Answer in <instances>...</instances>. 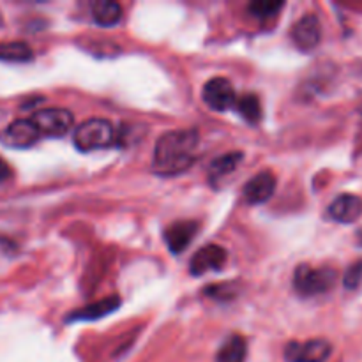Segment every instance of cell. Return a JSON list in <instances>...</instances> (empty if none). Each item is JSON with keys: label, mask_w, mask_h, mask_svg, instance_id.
I'll use <instances>...</instances> for the list:
<instances>
[{"label": "cell", "mask_w": 362, "mask_h": 362, "mask_svg": "<svg viewBox=\"0 0 362 362\" xmlns=\"http://www.w3.org/2000/svg\"><path fill=\"white\" fill-rule=\"evenodd\" d=\"M237 94L233 85L226 78H212L204 87V101L214 112H226L230 108H235Z\"/></svg>", "instance_id": "5"}, {"label": "cell", "mask_w": 362, "mask_h": 362, "mask_svg": "<svg viewBox=\"0 0 362 362\" xmlns=\"http://www.w3.org/2000/svg\"><path fill=\"white\" fill-rule=\"evenodd\" d=\"M92 18L101 27H113L122 20V7L113 0H98L92 4Z\"/></svg>", "instance_id": "14"}, {"label": "cell", "mask_w": 362, "mask_h": 362, "mask_svg": "<svg viewBox=\"0 0 362 362\" xmlns=\"http://www.w3.org/2000/svg\"><path fill=\"white\" fill-rule=\"evenodd\" d=\"M226 264V251L218 244H209L197 251L191 258L189 271L193 276H204L211 271H219Z\"/></svg>", "instance_id": "7"}, {"label": "cell", "mask_w": 362, "mask_h": 362, "mask_svg": "<svg viewBox=\"0 0 362 362\" xmlns=\"http://www.w3.org/2000/svg\"><path fill=\"white\" fill-rule=\"evenodd\" d=\"M198 232V225L194 221H177L170 225L165 232L166 246L173 255H179L186 250Z\"/></svg>", "instance_id": "12"}, {"label": "cell", "mask_w": 362, "mask_h": 362, "mask_svg": "<svg viewBox=\"0 0 362 362\" xmlns=\"http://www.w3.org/2000/svg\"><path fill=\"white\" fill-rule=\"evenodd\" d=\"M274 191L276 177L265 170V172H260L253 179L247 180V184L244 186V200L253 205L264 204L274 194Z\"/></svg>", "instance_id": "10"}, {"label": "cell", "mask_w": 362, "mask_h": 362, "mask_svg": "<svg viewBox=\"0 0 362 362\" xmlns=\"http://www.w3.org/2000/svg\"><path fill=\"white\" fill-rule=\"evenodd\" d=\"M200 134L194 129L168 131L158 140L152 168L159 175H179L198 158Z\"/></svg>", "instance_id": "1"}, {"label": "cell", "mask_w": 362, "mask_h": 362, "mask_svg": "<svg viewBox=\"0 0 362 362\" xmlns=\"http://www.w3.org/2000/svg\"><path fill=\"white\" fill-rule=\"evenodd\" d=\"M336 283V272L331 269H315L300 265L293 274V288L304 297H315L329 292Z\"/></svg>", "instance_id": "3"}, {"label": "cell", "mask_w": 362, "mask_h": 362, "mask_svg": "<svg viewBox=\"0 0 362 362\" xmlns=\"http://www.w3.org/2000/svg\"><path fill=\"white\" fill-rule=\"evenodd\" d=\"M362 281V262H357L346 271L345 286L346 288H357Z\"/></svg>", "instance_id": "20"}, {"label": "cell", "mask_w": 362, "mask_h": 362, "mask_svg": "<svg viewBox=\"0 0 362 362\" xmlns=\"http://www.w3.org/2000/svg\"><path fill=\"white\" fill-rule=\"evenodd\" d=\"M32 57H34V53L27 42H0V60H4V62H28V60H32Z\"/></svg>", "instance_id": "16"}, {"label": "cell", "mask_w": 362, "mask_h": 362, "mask_svg": "<svg viewBox=\"0 0 362 362\" xmlns=\"http://www.w3.org/2000/svg\"><path fill=\"white\" fill-rule=\"evenodd\" d=\"M247 356V343L243 336H232L219 349L216 362H244Z\"/></svg>", "instance_id": "15"}, {"label": "cell", "mask_w": 362, "mask_h": 362, "mask_svg": "<svg viewBox=\"0 0 362 362\" xmlns=\"http://www.w3.org/2000/svg\"><path fill=\"white\" fill-rule=\"evenodd\" d=\"M332 346L325 339L310 341H292L285 349V359L288 362H325L331 357Z\"/></svg>", "instance_id": "6"}, {"label": "cell", "mask_w": 362, "mask_h": 362, "mask_svg": "<svg viewBox=\"0 0 362 362\" xmlns=\"http://www.w3.org/2000/svg\"><path fill=\"white\" fill-rule=\"evenodd\" d=\"M237 112L251 124H257L258 120L262 119V105L260 99L257 98L255 94H244L237 99L235 105Z\"/></svg>", "instance_id": "18"}, {"label": "cell", "mask_w": 362, "mask_h": 362, "mask_svg": "<svg viewBox=\"0 0 362 362\" xmlns=\"http://www.w3.org/2000/svg\"><path fill=\"white\" fill-rule=\"evenodd\" d=\"M359 240H361V244H362V232L359 233Z\"/></svg>", "instance_id": "22"}, {"label": "cell", "mask_w": 362, "mask_h": 362, "mask_svg": "<svg viewBox=\"0 0 362 362\" xmlns=\"http://www.w3.org/2000/svg\"><path fill=\"white\" fill-rule=\"evenodd\" d=\"M119 306L120 300L117 297H106V299L88 304V306L81 308V310H76L71 315L69 320H98V318L113 313Z\"/></svg>", "instance_id": "13"}, {"label": "cell", "mask_w": 362, "mask_h": 362, "mask_svg": "<svg viewBox=\"0 0 362 362\" xmlns=\"http://www.w3.org/2000/svg\"><path fill=\"white\" fill-rule=\"evenodd\" d=\"M41 133H39L37 126L32 122V119H18L7 126L6 133H4V140L7 145L18 148H25L34 145L39 140Z\"/></svg>", "instance_id": "9"}, {"label": "cell", "mask_w": 362, "mask_h": 362, "mask_svg": "<svg viewBox=\"0 0 362 362\" xmlns=\"http://www.w3.org/2000/svg\"><path fill=\"white\" fill-rule=\"evenodd\" d=\"M0 27H2V14H0Z\"/></svg>", "instance_id": "23"}, {"label": "cell", "mask_w": 362, "mask_h": 362, "mask_svg": "<svg viewBox=\"0 0 362 362\" xmlns=\"http://www.w3.org/2000/svg\"><path fill=\"white\" fill-rule=\"evenodd\" d=\"M32 122L37 126L42 136H64L73 127V113L64 108H46L39 110L32 115Z\"/></svg>", "instance_id": "4"}, {"label": "cell", "mask_w": 362, "mask_h": 362, "mask_svg": "<svg viewBox=\"0 0 362 362\" xmlns=\"http://www.w3.org/2000/svg\"><path fill=\"white\" fill-rule=\"evenodd\" d=\"M243 161V154L240 152H230V154L221 156V158L214 159V163L211 165V179L219 180L223 177H226L228 173H232L237 168V165Z\"/></svg>", "instance_id": "17"}, {"label": "cell", "mask_w": 362, "mask_h": 362, "mask_svg": "<svg viewBox=\"0 0 362 362\" xmlns=\"http://www.w3.org/2000/svg\"><path fill=\"white\" fill-rule=\"evenodd\" d=\"M74 145L81 152L99 151L113 145L115 129L106 119H88L74 129Z\"/></svg>", "instance_id": "2"}, {"label": "cell", "mask_w": 362, "mask_h": 362, "mask_svg": "<svg viewBox=\"0 0 362 362\" xmlns=\"http://www.w3.org/2000/svg\"><path fill=\"white\" fill-rule=\"evenodd\" d=\"M329 216L345 225L356 223L362 216V198L357 194H339L329 207Z\"/></svg>", "instance_id": "11"}, {"label": "cell", "mask_w": 362, "mask_h": 362, "mask_svg": "<svg viewBox=\"0 0 362 362\" xmlns=\"http://www.w3.org/2000/svg\"><path fill=\"white\" fill-rule=\"evenodd\" d=\"M292 39L297 45V48L310 52V49L317 48L318 42L322 39V27L320 21L315 14H306L300 18L292 28Z\"/></svg>", "instance_id": "8"}, {"label": "cell", "mask_w": 362, "mask_h": 362, "mask_svg": "<svg viewBox=\"0 0 362 362\" xmlns=\"http://www.w3.org/2000/svg\"><path fill=\"white\" fill-rule=\"evenodd\" d=\"M11 177H13V170H11V166L7 165V161H4V159L0 158V184L9 180Z\"/></svg>", "instance_id": "21"}, {"label": "cell", "mask_w": 362, "mask_h": 362, "mask_svg": "<svg viewBox=\"0 0 362 362\" xmlns=\"http://www.w3.org/2000/svg\"><path fill=\"white\" fill-rule=\"evenodd\" d=\"M279 9H283V2H255L250 6V13L260 20L276 16Z\"/></svg>", "instance_id": "19"}]
</instances>
